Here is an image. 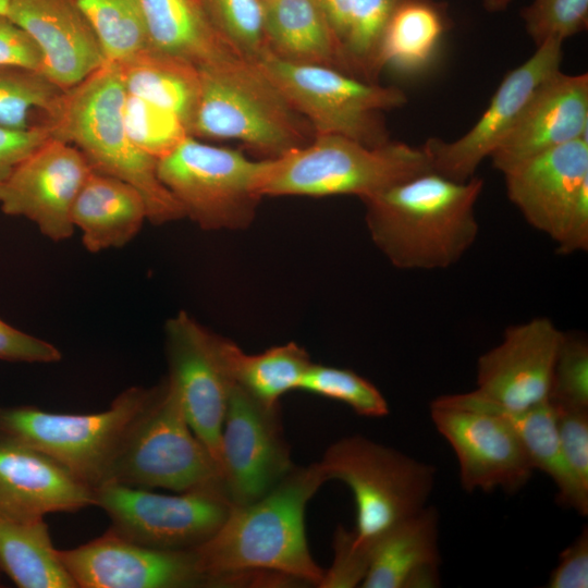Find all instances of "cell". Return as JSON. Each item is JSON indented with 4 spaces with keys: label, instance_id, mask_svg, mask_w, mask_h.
Segmentation results:
<instances>
[{
    "label": "cell",
    "instance_id": "1",
    "mask_svg": "<svg viewBox=\"0 0 588 588\" xmlns=\"http://www.w3.org/2000/svg\"><path fill=\"white\" fill-rule=\"evenodd\" d=\"M326 481L318 462L294 467L259 499L232 504L215 535L194 549L206 586H233L246 574L271 573L319 587L324 571L307 544L305 510Z\"/></svg>",
    "mask_w": 588,
    "mask_h": 588
},
{
    "label": "cell",
    "instance_id": "2",
    "mask_svg": "<svg viewBox=\"0 0 588 588\" xmlns=\"http://www.w3.org/2000/svg\"><path fill=\"white\" fill-rule=\"evenodd\" d=\"M483 180L460 182L430 170L363 200L377 248L404 270L446 269L475 243Z\"/></svg>",
    "mask_w": 588,
    "mask_h": 588
},
{
    "label": "cell",
    "instance_id": "3",
    "mask_svg": "<svg viewBox=\"0 0 588 588\" xmlns=\"http://www.w3.org/2000/svg\"><path fill=\"white\" fill-rule=\"evenodd\" d=\"M127 97L115 64L106 63L74 87L64 90L44 122L52 137L70 143L94 171L120 179L143 196L148 220L163 224L184 211L157 173V159L132 140L124 122Z\"/></svg>",
    "mask_w": 588,
    "mask_h": 588
},
{
    "label": "cell",
    "instance_id": "4",
    "mask_svg": "<svg viewBox=\"0 0 588 588\" xmlns=\"http://www.w3.org/2000/svg\"><path fill=\"white\" fill-rule=\"evenodd\" d=\"M199 96L189 135L234 139L261 159L308 144V121L253 61L236 54L198 69Z\"/></svg>",
    "mask_w": 588,
    "mask_h": 588
},
{
    "label": "cell",
    "instance_id": "5",
    "mask_svg": "<svg viewBox=\"0 0 588 588\" xmlns=\"http://www.w3.org/2000/svg\"><path fill=\"white\" fill-rule=\"evenodd\" d=\"M432 170L421 147L390 140L368 146L341 135H315L281 157L265 159L261 197L353 195L362 200Z\"/></svg>",
    "mask_w": 588,
    "mask_h": 588
},
{
    "label": "cell",
    "instance_id": "6",
    "mask_svg": "<svg viewBox=\"0 0 588 588\" xmlns=\"http://www.w3.org/2000/svg\"><path fill=\"white\" fill-rule=\"evenodd\" d=\"M156 392L157 387H131L93 414L0 406V434L50 456L94 489L110 478L130 430Z\"/></svg>",
    "mask_w": 588,
    "mask_h": 588
},
{
    "label": "cell",
    "instance_id": "7",
    "mask_svg": "<svg viewBox=\"0 0 588 588\" xmlns=\"http://www.w3.org/2000/svg\"><path fill=\"white\" fill-rule=\"evenodd\" d=\"M318 464L326 480H340L353 492L357 544H369L426 507L436 479L433 466L359 434L331 444Z\"/></svg>",
    "mask_w": 588,
    "mask_h": 588
},
{
    "label": "cell",
    "instance_id": "8",
    "mask_svg": "<svg viewBox=\"0 0 588 588\" xmlns=\"http://www.w3.org/2000/svg\"><path fill=\"white\" fill-rule=\"evenodd\" d=\"M315 135H341L368 146L390 142L383 112L407 102L403 90L335 68L293 63L266 51L256 62Z\"/></svg>",
    "mask_w": 588,
    "mask_h": 588
},
{
    "label": "cell",
    "instance_id": "9",
    "mask_svg": "<svg viewBox=\"0 0 588 588\" xmlns=\"http://www.w3.org/2000/svg\"><path fill=\"white\" fill-rule=\"evenodd\" d=\"M264 163L187 136L157 160V173L184 216L201 229L241 230L252 224L262 198L258 182Z\"/></svg>",
    "mask_w": 588,
    "mask_h": 588
},
{
    "label": "cell",
    "instance_id": "10",
    "mask_svg": "<svg viewBox=\"0 0 588 588\" xmlns=\"http://www.w3.org/2000/svg\"><path fill=\"white\" fill-rule=\"evenodd\" d=\"M108 480L176 492L225 493L216 460L193 432L166 380L130 430Z\"/></svg>",
    "mask_w": 588,
    "mask_h": 588
},
{
    "label": "cell",
    "instance_id": "11",
    "mask_svg": "<svg viewBox=\"0 0 588 588\" xmlns=\"http://www.w3.org/2000/svg\"><path fill=\"white\" fill-rule=\"evenodd\" d=\"M96 505L112 522L111 529L137 543L162 550H193L224 522L231 501L219 489L179 495L108 480L94 488Z\"/></svg>",
    "mask_w": 588,
    "mask_h": 588
},
{
    "label": "cell",
    "instance_id": "12",
    "mask_svg": "<svg viewBox=\"0 0 588 588\" xmlns=\"http://www.w3.org/2000/svg\"><path fill=\"white\" fill-rule=\"evenodd\" d=\"M293 468L279 407H269L231 383L220 441V471L231 503L259 499Z\"/></svg>",
    "mask_w": 588,
    "mask_h": 588
},
{
    "label": "cell",
    "instance_id": "13",
    "mask_svg": "<svg viewBox=\"0 0 588 588\" xmlns=\"http://www.w3.org/2000/svg\"><path fill=\"white\" fill-rule=\"evenodd\" d=\"M562 41L548 40L525 62L510 71L477 122L461 137L429 138L422 148L433 171L454 181L473 176L513 130L538 87L560 71Z\"/></svg>",
    "mask_w": 588,
    "mask_h": 588
},
{
    "label": "cell",
    "instance_id": "14",
    "mask_svg": "<svg viewBox=\"0 0 588 588\" xmlns=\"http://www.w3.org/2000/svg\"><path fill=\"white\" fill-rule=\"evenodd\" d=\"M164 333L169 366L164 380L193 432L220 468L221 432L232 382L219 358L218 335L185 311L167 321Z\"/></svg>",
    "mask_w": 588,
    "mask_h": 588
},
{
    "label": "cell",
    "instance_id": "15",
    "mask_svg": "<svg viewBox=\"0 0 588 588\" xmlns=\"http://www.w3.org/2000/svg\"><path fill=\"white\" fill-rule=\"evenodd\" d=\"M93 172L75 146L51 137L0 182V210L34 222L48 238H69L76 196Z\"/></svg>",
    "mask_w": 588,
    "mask_h": 588
},
{
    "label": "cell",
    "instance_id": "16",
    "mask_svg": "<svg viewBox=\"0 0 588 588\" xmlns=\"http://www.w3.org/2000/svg\"><path fill=\"white\" fill-rule=\"evenodd\" d=\"M431 420L456 454L464 490L515 493L535 467L517 434L499 415L430 405Z\"/></svg>",
    "mask_w": 588,
    "mask_h": 588
},
{
    "label": "cell",
    "instance_id": "17",
    "mask_svg": "<svg viewBox=\"0 0 588 588\" xmlns=\"http://www.w3.org/2000/svg\"><path fill=\"white\" fill-rule=\"evenodd\" d=\"M58 554L76 588H186L206 586L195 551L162 550L126 539L111 528Z\"/></svg>",
    "mask_w": 588,
    "mask_h": 588
},
{
    "label": "cell",
    "instance_id": "18",
    "mask_svg": "<svg viewBox=\"0 0 588 588\" xmlns=\"http://www.w3.org/2000/svg\"><path fill=\"white\" fill-rule=\"evenodd\" d=\"M562 336L544 317L506 328L502 341L477 360L475 392L511 411L547 402Z\"/></svg>",
    "mask_w": 588,
    "mask_h": 588
},
{
    "label": "cell",
    "instance_id": "19",
    "mask_svg": "<svg viewBox=\"0 0 588 588\" xmlns=\"http://www.w3.org/2000/svg\"><path fill=\"white\" fill-rule=\"evenodd\" d=\"M506 195L526 221L555 243L588 182V138L548 149L502 172Z\"/></svg>",
    "mask_w": 588,
    "mask_h": 588
},
{
    "label": "cell",
    "instance_id": "20",
    "mask_svg": "<svg viewBox=\"0 0 588 588\" xmlns=\"http://www.w3.org/2000/svg\"><path fill=\"white\" fill-rule=\"evenodd\" d=\"M7 16L32 38L41 72L62 90L106 64L94 32L71 0H10Z\"/></svg>",
    "mask_w": 588,
    "mask_h": 588
},
{
    "label": "cell",
    "instance_id": "21",
    "mask_svg": "<svg viewBox=\"0 0 588 588\" xmlns=\"http://www.w3.org/2000/svg\"><path fill=\"white\" fill-rule=\"evenodd\" d=\"M90 505V486L50 456L0 434V515L34 520Z\"/></svg>",
    "mask_w": 588,
    "mask_h": 588
},
{
    "label": "cell",
    "instance_id": "22",
    "mask_svg": "<svg viewBox=\"0 0 588 588\" xmlns=\"http://www.w3.org/2000/svg\"><path fill=\"white\" fill-rule=\"evenodd\" d=\"M587 133L588 74L569 75L560 70L538 87L490 158L503 172L537 154L587 137Z\"/></svg>",
    "mask_w": 588,
    "mask_h": 588
},
{
    "label": "cell",
    "instance_id": "23",
    "mask_svg": "<svg viewBox=\"0 0 588 588\" xmlns=\"http://www.w3.org/2000/svg\"><path fill=\"white\" fill-rule=\"evenodd\" d=\"M431 404L479 409L502 417L519 438L535 469L543 471L553 480L558 490V504L575 510L581 516H587L588 491L578 485L562 456L556 409L550 402L547 401L523 411H511L498 406L471 391L441 395L434 399Z\"/></svg>",
    "mask_w": 588,
    "mask_h": 588
},
{
    "label": "cell",
    "instance_id": "24",
    "mask_svg": "<svg viewBox=\"0 0 588 588\" xmlns=\"http://www.w3.org/2000/svg\"><path fill=\"white\" fill-rule=\"evenodd\" d=\"M148 220L142 194L131 184L93 170L72 209L73 225L82 232L88 252L122 247Z\"/></svg>",
    "mask_w": 588,
    "mask_h": 588
},
{
    "label": "cell",
    "instance_id": "25",
    "mask_svg": "<svg viewBox=\"0 0 588 588\" xmlns=\"http://www.w3.org/2000/svg\"><path fill=\"white\" fill-rule=\"evenodd\" d=\"M264 33L268 51L281 60L350 71L342 44L316 0L264 1Z\"/></svg>",
    "mask_w": 588,
    "mask_h": 588
},
{
    "label": "cell",
    "instance_id": "26",
    "mask_svg": "<svg viewBox=\"0 0 588 588\" xmlns=\"http://www.w3.org/2000/svg\"><path fill=\"white\" fill-rule=\"evenodd\" d=\"M137 1L151 48L197 69L240 54L211 26L195 0Z\"/></svg>",
    "mask_w": 588,
    "mask_h": 588
},
{
    "label": "cell",
    "instance_id": "27",
    "mask_svg": "<svg viewBox=\"0 0 588 588\" xmlns=\"http://www.w3.org/2000/svg\"><path fill=\"white\" fill-rule=\"evenodd\" d=\"M427 565H440L438 513L429 506L369 543V565L360 587L405 588L409 577Z\"/></svg>",
    "mask_w": 588,
    "mask_h": 588
},
{
    "label": "cell",
    "instance_id": "28",
    "mask_svg": "<svg viewBox=\"0 0 588 588\" xmlns=\"http://www.w3.org/2000/svg\"><path fill=\"white\" fill-rule=\"evenodd\" d=\"M446 30L443 4L434 0H402L381 40L379 70L390 68L407 76L425 73L434 63Z\"/></svg>",
    "mask_w": 588,
    "mask_h": 588
},
{
    "label": "cell",
    "instance_id": "29",
    "mask_svg": "<svg viewBox=\"0 0 588 588\" xmlns=\"http://www.w3.org/2000/svg\"><path fill=\"white\" fill-rule=\"evenodd\" d=\"M115 65L127 94L171 111L189 134L199 96L195 65L151 47Z\"/></svg>",
    "mask_w": 588,
    "mask_h": 588
},
{
    "label": "cell",
    "instance_id": "30",
    "mask_svg": "<svg viewBox=\"0 0 588 588\" xmlns=\"http://www.w3.org/2000/svg\"><path fill=\"white\" fill-rule=\"evenodd\" d=\"M220 362L232 383L269 407L298 390L310 366L308 353L295 342L273 346L259 354H247L235 343L218 335Z\"/></svg>",
    "mask_w": 588,
    "mask_h": 588
},
{
    "label": "cell",
    "instance_id": "31",
    "mask_svg": "<svg viewBox=\"0 0 588 588\" xmlns=\"http://www.w3.org/2000/svg\"><path fill=\"white\" fill-rule=\"evenodd\" d=\"M0 568L20 588H76L44 518L19 520L0 515Z\"/></svg>",
    "mask_w": 588,
    "mask_h": 588
},
{
    "label": "cell",
    "instance_id": "32",
    "mask_svg": "<svg viewBox=\"0 0 588 588\" xmlns=\"http://www.w3.org/2000/svg\"><path fill=\"white\" fill-rule=\"evenodd\" d=\"M94 32L106 63L118 64L150 47L137 0H71Z\"/></svg>",
    "mask_w": 588,
    "mask_h": 588
},
{
    "label": "cell",
    "instance_id": "33",
    "mask_svg": "<svg viewBox=\"0 0 588 588\" xmlns=\"http://www.w3.org/2000/svg\"><path fill=\"white\" fill-rule=\"evenodd\" d=\"M63 91L39 70L0 65V126L25 130L36 125L33 113L39 111L45 119Z\"/></svg>",
    "mask_w": 588,
    "mask_h": 588
},
{
    "label": "cell",
    "instance_id": "34",
    "mask_svg": "<svg viewBox=\"0 0 588 588\" xmlns=\"http://www.w3.org/2000/svg\"><path fill=\"white\" fill-rule=\"evenodd\" d=\"M402 0H351L343 52L351 72L373 82L380 72L378 56L387 25Z\"/></svg>",
    "mask_w": 588,
    "mask_h": 588
},
{
    "label": "cell",
    "instance_id": "35",
    "mask_svg": "<svg viewBox=\"0 0 588 588\" xmlns=\"http://www.w3.org/2000/svg\"><path fill=\"white\" fill-rule=\"evenodd\" d=\"M217 33L242 57L256 62L268 51L261 0H195Z\"/></svg>",
    "mask_w": 588,
    "mask_h": 588
},
{
    "label": "cell",
    "instance_id": "36",
    "mask_svg": "<svg viewBox=\"0 0 588 588\" xmlns=\"http://www.w3.org/2000/svg\"><path fill=\"white\" fill-rule=\"evenodd\" d=\"M298 390L344 403L360 416L380 418L389 414L388 402L378 388L350 369L311 363Z\"/></svg>",
    "mask_w": 588,
    "mask_h": 588
},
{
    "label": "cell",
    "instance_id": "37",
    "mask_svg": "<svg viewBox=\"0 0 588 588\" xmlns=\"http://www.w3.org/2000/svg\"><path fill=\"white\" fill-rule=\"evenodd\" d=\"M124 122L135 145L157 160L191 136L174 113L130 94L124 105Z\"/></svg>",
    "mask_w": 588,
    "mask_h": 588
},
{
    "label": "cell",
    "instance_id": "38",
    "mask_svg": "<svg viewBox=\"0 0 588 588\" xmlns=\"http://www.w3.org/2000/svg\"><path fill=\"white\" fill-rule=\"evenodd\" d=\"M556 409H588V344L563 332L548 397Z\"/></svg>",
    "mask_w": 588,
    "mask_h": 588
},
{
    "label": "cell",
    "instance_id": "39",
    "mask_svg": "<svg viewBox=\"0 0 588 588\" xmlns=\"http://www.w3.org/2000/svg\"><path fill=\"white\" fill-rule=\"evenodd\" d=\"M525 28L536 47L565 39L588 25V0H534L522 10Z\"/></svg>",
    "mask_w": 588,
    "mask_h": 588
},
{
    "label": "cell",
    "instance_id": "40",
    "mask_svg": "<svg viewBox=\"0 0 588 588\" xmlns=\"http://www.w3.org/2000/svg\"><path fill=\"white\" fill-rule=\"evenodd\" d=\"M334 561L319 587L352 588L360 586L368 571L369 544H357L354 531H347L342 526L335 531Z\"/></svg>",
    "mask_w": 588,
    "mask_h": 588
},
{
    "label": "cell",
    "instance_id": "41",
    "mask_svg": "<svg viewBox=\"0 0 588 588\" xmlns=\"http://www.w3.org/2000/svg\"><path fill=\"white\" fill-rule=\"evenodd\" d=\"M556 425L562 456L575 480L588 491V409H556Z\"/></svg>",
    "mask_w": 588,
    "mask_h": 588
},
{
    "label": "cell",
    "instance_id": "42",
    "mask_svg": "<svg viewBox=\"0 0 588 588\" xmlns=\"http://www.w3.org/2000/svg\"><path fill=\"white\" fill-rule=\"evenodd\" d=\"M62 357L53 344L27 334L0 319V359L25 363H56Z\"/></svg>",
    "mask_w": 588,
    "mask_h": 588
},
{
    "label": "cell",
    "instance_id": "43",
    "mask_svg": "<svg viewBox=\"0 0 588 588\" xmlns=\"http://www.w3.org/2000/svg\"><path fill=\"white\" fill-rule=\"evenodd\" d=\"M52 137L46 123L25 130L0 126V182L39 146Z\"/></svg>",
    "mask_w": 588,
    "mask_h": 588
},
{
    "label": "cell",
    "instance_id": "44",
    "mask_svg": "<svg viewBox=\"0 0 588 588\" xmlns=\"http://www.w3.org/2000/svg\"><path fill=\"white\" fill-rule=\"evenodd\" d=\"M547 587H588V529L586 526L572 544L560 553L559 563L551 572Z\"/></svg>",
    "mask_w": 588,
    "mask_h": 588
},
{
    "label": "cell",
    "instance_id": "45",
    "mask_svg": "<svg viewBox=\"0 0 588 588\" xmlns=\"http://www.w3.org/2000/svg\"><path fill=\"white\" fill-rule=\"evenodd\" d=\"M0 65H19L41 71V57L37 46L4 14H0Z\"/></svg>",
    "mask_w": 588,
    "mask_h": 588
},
{
    "label": "cell",
    "instance_id": "46",
    "mask_svg": "<svg viewBox=\"0 0 588 588\" xmlns=\"http://www.w3.org/2000/svg\"><path fill=\"white\" fill-rule=\"evenodd\" d=\"M556 245L558 253L562 255L588 249V182L580 188L564 233Z\"/></svg>",
    "mask_w": 588,
    "mask_h": 588
},
{
    "label": "cell",
    "instance_id": "47",
    "mask_svg": "<svg viewBox=\"0 0 588 588\" xmlns=\"http://www.w3.org/2000/svg\"><path fill=\"white\" fill-rule=\"evenodd\" d=\"M327 15L342 47L346 35L351 0H316Z\"/></svg>",
    "mask_w": 588,
    "mask_h": 588
},
{
    "label": "cell",
    "instance_id": "48",
    "mask_svg": "<svg viewBox=\"0 0 588 588\" xmlns=\"http://www.w3.org/2000/svg\"><path fill=\"white\" fill-rule=\"evenodd\" d=\"M512 0H483V7L489 12H500L507 8Z\"/></svg>",
    "mask_w": 588,
    "mask_h": 588
},
{
    "label": "cell",
    "instance_id": "49",
    "mask_svg": "<svg viewBox=\"0 0 588 588\" xmlns=\"http://www.w3.org/2000/svg\"><path fill=\"white\" fill-rule=\"evenodd\" d=\"M10 0H0V14L7 15Z\"/></svg>",
    "mask_w": 588,
    "mask_h": 588
},
{
    "label": "cell",
    "instance_id": "50",
    "mask_svg": "<svg viewBox=\"0 0 588 588\" xmlns=\"http://www.w3.org/2000/svg\"><path fill=\"white\" fill-rule=\"evenodd\" d=\"M261 1H267V0H261Z\"/></svg>",
    "mask_w": 588,
    "mask_h": 588
}]
</instances>
